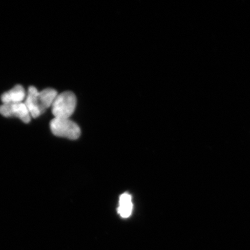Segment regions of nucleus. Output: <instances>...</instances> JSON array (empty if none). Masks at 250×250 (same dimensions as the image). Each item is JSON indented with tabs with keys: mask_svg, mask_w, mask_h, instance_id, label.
Instances as JSON below:
<instances>
[{
	"mask_svg": "<svg viewBox=\"0 0 250 250\" xmlns=\"http://www.w3.org/2000/svg\"><path fill=\"white\" fill-rule=\"evenodd\" d=\"M0 114L5 117H17L25 124L31 121V115L24 103L3 104L0 106Z\"/></svg>",
	"mask_w": 250,
	"mask_h": 250,
	"instance_id": "20e7f679",
	"label": "nucleus"
},
{
	"mask_svg": "<svg viewBox=\"0 0 250 250\" xmlns=\"http://www.w3.org/2000/svg\"><path fill=\"white\" fill-rule=\"evenodd\" d=\"M77 105V98L73 92L65 91L59 94L52 105L55 118L68 119L74 113Z\"/></svg>",
	"mask_w": 250,
	"mask_h": 250,
	"instance_id": "f03ea898",
	"label": "nucleus"
},
{
	"mask_svg": "<svg viewBox=\"0 0 250 250\" xmlns=\"http://www.w3.org/2000/svg\"><path fill=\"white\" fill-rule=\"evenodd\" d=\"M133 203L129 193H124L120 196L119 201L118 213L121 217L127 218L132 213Z\"/></svg>",
	"mask_w": 250,
	"mask_h": 250,
	"instance_id": "423d86ee",
	"label": "nucleus"
},
{
	"mask_svg": "<svg viewBox=\"0 0 250 250\" xmlns=\"http://www.w3.org/2000/svg\"><path fill=\"white\" fill-rule=\"evenodd\" d=\"M51 132L55 136L70 140H77L81 135L78 125L69 118H55L50 123Z\"/></svg>",
	"mask_w": 250,
	"mask_h": 250,
	"instance_id": "7ed1b4c3",
	"label": "nucleus"
},
{
	"mask_svg": "<svg viewBox=\"0 0 250 250\" xmlns=\"http://www.w3.org/2000/svg\"><path fill=\"white\" fill-rule=\"evenodd\" d=\"M58 95L56 90L46 88L39 92L36 87L31 86L28 90V94L25 104L29 110L31 117L36 118L42 114L47 109L52 107L56 96Z\"/></svg>",
	"mask_w": 250,
	"mask_h": 250,
	"instance_id": "f257e3e1",
	"label": "nucleus"
},
{
	"mask_svg": "<svg viewBox=\"0 0 250 250\" xmlns=\"http://www.w3.org/2000/svg\"><path fill=\"white\" fill-rule=\"evenodd\" d=\"M26 98V92L24 87L21 85H17L11 90L2 94L1 97L3 104H15L23 103Z\"/></svg>",
	"mask_w": 250,
	"mask_h": 250,
	"instance_id": "39448f33",
	"label": "nucleus"
}]
</instances>
